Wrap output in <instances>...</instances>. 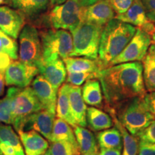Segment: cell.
<instances>
[{
    "label": "cell",
    "instance_id": "obj_1",
    "mask_svg": "<svg viewBox=\"0 0 155 155\" xmlns=\"http://www.w3.org/2000/svg\"><path fill=\"white\" fill-rule=\"evenodd\" d=\"M98 79L102 87L105 106L115 107L135 97L143 98L147 93L140 61L116 64L103 69Z\"/></svg>",
    "mask_w": 155,
    "mask_h": 155
},
{
    "label": "cell",
    "instance_id": "obj_2",
    "mask_svg": "<svg viewBox=\"0 0 155 155\" xmlns=\"http://www.w3.org/2000/svg\"><path fill=\"white\" fill-rule=\"evenodd\" d=\"M137 28L114 18L103 29L98 59L103 69L110 66L112 61L123 51L134 35Z\"/></svg>",
    "mask_w": 155,
    "mask_h": 155
},
{
    "label": "cell",
    "instance_id": "obj_3",
    "mask_svg": "<svg viewBox=\"0 0 155 155\" xmlns=\"http://www.w3.org/2000/svg\"><path fill=\"white\" fill-rule=\"evenodd\" d=\"M143 98L135 97L112 107L121 124L134 137L154 121L147 110Z\"/></svg>",
    "mask_w": 155,
    "mask_h": 155
},
{
    "label": "cell",
    "instance_id": "obj_4",
    "mask_svg": "<svg viewBox=\"0 0 155 155\" xmlns=\"http://www.w3.org/2000/svg\"><path fill=\"white\" fill-rule=\"evenodd\" d=\"M104 27L96 23L83 20L71 31L73 44L71 57L97 59Z\"/></svg>",
    "mask_w": 155,
    "mask_h": 155
},
{
    "label": "cell",
    "instance_id": "obj_5",
    "mask_svg": "<svg viewBox=\"0 0 155 155\" xmlns=\"http://www.w3.org/2000/svg\"><path fill=\"white\" fill-rule=\"evenodd\" d=\"M42 59L48 63L58 58L71 57L73 50L72 35L62 29H48L40 31Z\"/></svg>",
    "mask_w": 155,
    "mask_h": 155
},
{
    "label": "cell",
    "instance_id": "obj_6",
    "mask_svg": "<svg viewBox=\"0 0 155 155\" xmlns=\"http://www.w3.org/2000/svg\"><path fill=\"white\" fill-rule=\"evenodd\" d=\"M84 9L85 7L81 5L80 0H68L55 6L49 15L52 28L71 32L83 20Z\"/></svg>",
    "mask_w": 155,
    "mask_h": 155
},
{
    "label": "cell",
    "instance_id": "obj_7",
    "mask_svg": "<svg viewBox=\"0 0 155 155\" xmlns=\"http://www.w3.org/2000/svg\"><path fill=\"white\" fill-rule=\"evenodd\" d=\"M19 61L37 68L43 63L40 32L35 27L26 25L19 35Z\"/></svg>",
    "mask_w": 155,
    "mask_h": 155
},
{
    "label": "cell",
    "instance_id": "obj_8",
    "mask_svg": "<svg viewBox=\"0 0 155 155\" xmlns=\"http://www.w3.org/2000/svg\"><path fill=\"white\" fill-rule=\"evenodd\" d=\"M45 109L31 87L21 88L14 97L12 104V124L17 131L19 130L22 121L30 114Z\"/></svg>",
    "mask_w": 155,
    "mask_h": 155
},
{
    "label": "cell",
    "instance_id": "obj_9",
    "mask_svg": "<svg viewBox=\"0 0 155 155\" xmlns=\"http://www.w3.org/2000/svg\"><path fill=\"white\" fill-rule=\"evenodd\" d=\"M152 44V40L150 35L137 28L131 41L128 43L123 51L112 61L110 66L129 62H141L146 56Z\"/></svg>",
    "mask_w": 155,
    "mask_h": 155
},
{
    "label": "cell",
    "instance_id": "obj_10",
    "mask_svg": "<svg viewBox=\"0 0 155 155\" xmlns=\"http://www.w3.org/2000/svg\"><path fill=\"white\" fill-rule=\"evenodd\" d=\"M39 74L38 68L20 61H12L5 71V83L8 86L26 88Z\"/></svg>",
    "mask_w": 155,
    "mask_h": 155
},
{
    "label": "cell",
    "instance_id": "obj_11",
    "mask_svg": "<svg viewBox=\"0 0 155 155\" xmlns=\"http://www.w3.org/2000/svg\"><path fill=\"white\" fill-rule=\"evenodd\" d=\"M55 116V114L46 109L35 112L23 119L19 131L35 130L50 141Z\"/></svg>",
    "mask_w": 155,
    "mask_h": 155
},
{
    "label": "cell",
    "instance_id": "obj_12",
    "mask_svg": "<svg viewBox=\"0 0 155 155\" xmlns=\"http://www.w3.org/2000/svg\"><path fill=\"white\" fill-rule=\"evenodd\" d=\"M115 18L132 25L147 32L151 36L155 32V23L147 18L141 0H134L132 5L126 12L116 15Z\"/></svg>",
    "mask_w": 155,
    "mask_h": 155
},
{
    "label": "cell",
    "instance_id": "obj_13",
    "mask_svg": "<svg viewBox=\"0 0 155 155\" xmlns=\"http://www.w3.org/2000/svg\"><path fill=\"white\" fill-rule=\"evenodd\" d=\"M25 17L20 12L8 6L0 7V30L4 33L16 39L25 26Z\"/></svg>",
    "mask_w": 155,
    "mask_h": 155
},
{
    "label": "cell",
    "instance_id": "obj_14",
    "mask_svg": "<svg viewBox=\"0 0 155 155\" xmlns=\"http://www.w3.org/2000/svg\"><path fill=\"white\" fill-rule=\"evenodd\" d=\"M31 83V88L45 109L55 114L58 91L41 75H37Z\"/></svg>",
    "mask_w": 155,
    "mask_h": 155
},
{
    "label": "cell",
    "instance_id": "obj_15",
    "mask_svg": "<svg viewBox=\"0 0 155 155\" xmlns=\"http://www.w3.org/2000/svg\"><path fill=\"white\" fill-rule=\"evenodd\" d=\"M115 13L109 0H99L88 7H85L83 20L105 26L115 18Z\"/></svg>",
    "mask_w": 155,
    "mask_h": 155
},
{
    "label": "cell",
    "instance_id": "obj_16",
    "mask_svg": "<svg viewBox=\"0 0 155 155\" xmlns=\"http://www.w3.org/2000/svg\"><path fill=\"white\" fill-rule=\"evenodd\" d=\"M38 69L39 73L49 81L57 91L66 81L67 70L61 58L48 63L43 62Z\"/></svg>",
    "mask_w": 155,
    "mask_h": 155
},
{
    "label": "cell",
    "instance_id": "obj_17",
    "mask_svg": "<svg viewBox=\"0 0 155 155\" xmlns=\"http://www.w3.org/2000/svg\"><path fill=\"white\" fill-rule=\"evenodd\" d=\"M26 155H42L49 147V143L43 136L35 130L19 131Z\"/></svg>",
    "mask_w": 155,
    "mask_h": 155
},
{
    "label": "cell",
    "instance_id": "obj_18",
    "mask_svg": "<svg viewBox=\"0 0 155 155\" xmlns=\"http://www.w3.org/2000/svg\"><path fill=\"white\" fill-rule=\"evenodd\" d=\"M50 0H5L4 4L20 12L25 18L34 19L48 9Z\"/></svg>",
    "mask_w": 155,
    "mask_h": 155
},
{
    "label": "cell",
    "instance_id": "obj_19",
    "mask_svg": "<svg viewBox=\"0 0 155 155\" xmlns=\"http://www.w3.org/2000/svg\"><path fill=\"white\" fill-rule=\"evenodd\" d=\"M68 97L71 111L78 126L86 127L87 107L82 96V91L80 86H73L69 83Z\"/></svg>",
    "mask_w": 155,
    "mask_h": 155
},
{
    "label": "cell",
    "instance_id": "obj_20",
    "mask_svg": "<svg viewBox=\"0 0 155 155\" xmlns=\"http://www.w3.org/2000/svg\"><path fill=\"white\" fill-rule=\"evenodd\" d=\"M81 91L86 104L104 109L105 101L101 85L98 78L86 81L81 88Z\"/></svg>",
    "mask_w": 155,
    "mask_h": 155
},
{
    "label": "cell",
    "instance_id": "obj_21",
    "mask_svg": "<svg viewBox=\"0 0 155 155\" xmlns=\"http://www.w3.org/2000/svg\"><path fill=\"white\" fill-rule=\"evenodd\" d=\"M73 128L81 154L98 155L99 146L94 134L86 127L77 125Z\"/></svg>",
    "mask_w": 155,
    "mask_h": 155
},
{
    "label": "cell",
    "instance_id": "obj_22",
    "mask_svg": "<svg viewBox=\"0 0 155 155\" xmlns=\"http://www.w3.org/2000/svg\"><path fill=\"white\" fill-rule=\"evenodd\" d=\"M104 111L110 114L114 121V125L119 129L123 139V154L122 155H137L139 148V139L137 137L131 135L127 129L121 124L114 113L111 106H105Z\"/></svg>",
    "mask_w": 155,
    "mask_h": 155
},
{
    "label": "cell",
    "instance_id": "obj_23",
    "mask_svg": "<svg viewBox=\"0 0 155 155\" xmlns=\"http://www.w3.org/2000/svg\"><path fill=\"white\" fill-rule=\"evenodd\" d=\"M68 72L93 73L99 74L103 68L97 58L96 60L88 58L68 57L63 59Z\"/></svg>",
    "mask_w": 155,
    "mask_h": 155
},
{
    "label": "cell",
    "instance_id": "obj_24",
    "mask_svg": "<svg viewBox=\"0 0 155 155\" xmlns=\"http://www.w3.org/2000/svg\"><path fill=\"white\" fill-rule=\"evenodd\" d=\"M87 124L95 132L105 130L114 126V121L109 114L101 108L90 106L86 111Z\"/></svg>",
    "mask_w": 155,
    "mask_h": 155
},
{
    "label": "cell",
    "instance_id": "obj_25",
    "mask_svg": "<svg viewBox=\"0 0 155 155\" xmlns=\"http://www.w3.org/2000/svg\"><path fill=\"white\" fill-rule=\"evenodd\" d=\"M69 83H63L59 88L58 93L56 115L58 118L62 119L68 123L72 127L77 126L71 111L68 97Z\"/></svg>",
    "mask_w": 155,
    "mask_h": 155
},
{
    "label": "cell",
    "instance_id": "obj_26",
    "mask_svg": "<svg viewBox=\"0 0 155 155\" xmlns=\"http://www.w3.org/2000/svg\"><path fill=\"white\" fill-rule=\"evenodd\" d=\"M143 78L147 92L155 91V45L150 46L142 61Z\"/></svg>",
    "mask_w": 155,
    "mask_h": 155
},
{
    "label": "cell",
    "instance_id": "obj_27",
    "mask_svg": "<svg viewBox=\"0 0 155 155\" xmlns=\"http://www.w3.org/2000/svg\"><path fill=\"white\" fill-rule=\"evenodd\" d=\"M96 139L101 149H113L121 151L123 148L122 136L116 127L98 131Z\"/></svg>",
    "mask_w": 155,
    "mask_h": 155
},
{
    "label": "cell",
    "instance_id": "obj_28",
    "mask_svg": "<svg viewBox=\"0 0 155 155\" xmlns=\"http://www.w3.org/2000/svg\"><path fill=\"white\" fill-rule=\"evenodd\" d=\"M66 141L73 144L78 145L72 127L60 118H57L54 121L50 141Z\"/></svg>",
    "mask_w": 155,
    "mask_h": 155
},
{
    "label": "cell",
    "instance_id": "obj_29",
    "mask_svg": "<svg viewBox=\"0 0 155 155\" xmlns=\"http://www.w3.org/2000/svg\"><path fill=\"white\" fill-rule=\"evenodd\" d=\"M21 88H22L11 86L7 90L6 96L0 99V121L5 124H12V104L14 97L20 91Z\"/></svg>",
    "mask_w": 155,
    "mask_h": 155
},
{
    "label": "cell",
    "instance_id": "obj_30",
    "mask_svg": "<svg viewBox=\"0 0 155 155\" xmlns=\"http://www.w3.org/2000/svg\"><path fill=\"white\" fill-rule=\"evenodd\" d=\"M0 142L14 147L17 155H25L19 138L11 126L0 125Z\"/></svg>",
    "mask_w": 155,
    "mask_h": 155
},
{
    "label": "cell",
    "instance_id": "obj_31",
    "mask_svg": "<svg viewBox=\"0 0 155 155\" xmlns=\"http://www.w3.org/2000/svg\"><path fill=\"white\" fill-rule=\"evenodd\" d=\"M45 155H81L78 145L66 141H53Z\"/></svg>",
    "mask_w": 155,
    "mask_h": 155
},
{
    "label": "cell",
    "instance_id": "obj_32",
    "mask_svg": "<svg viewBox=\"0 0 155 155\" xmlns=\"http://www.w3.org/2000/svg\"><path fill=\"white\" fill-rule=\"evenodd\" d=\"M0 36L2 39L3 51L14 61L18 59V45L15 39L5 34L1 30H0Z\"/></svg>",
    "mask_w": 155,
    "mask_h": 155
},
{
    "label": "cell",
    "instance_id": "obj_33",
    "mask_svg": "<svg viewBox=\"0 0 155 155\" xmlns=\"http://www.w3.org/2000/svg\"><path fill=\"white\" fill-rule=\"evenodd\" d=\"M98 75L93 73L68 72L66 82L73 86H80L89 79L98 78Z\"/></svg>",
    "mask_w": 155,
    "mask_h": 155
},
{
    "label": "cell",
    "instance_id": "obj_34",
    "mask_svg": "<svg viewBox=\"0 0 155 155\" xmlns=\"http://www.w3.org/2000/svg\"><path fill=\"white\" fill-rule=\"evenodd\" d=\"M139 140L155 143V120L137 136Z\"/></svg>",
    "mask_w": 155,
    "mask_h": 155
},
{
    "label": "cell",
    "instance_id": "obj_35",
    "mask_svg": "<svg viewBox=\"0 0 155 155\" xmlns=\"http://www.w3.org/2000/svg\"><path fill=\"white\" fill-rule=\"evenodd\" d=\"M110 3L117 15L123 14L132 5L134 0H109Z\"/></svg>",
    "mask_w": 155,
    "mask_h": 155
},
{
    "label": "cell",
    "instance_id": "obj_36",
    "mask_svg": "<svg viewBox=\"0 0 155 155\" xmlns=\"http://www.w3.org/2000/svg\"><path fill=\"white\" fill-rule=\"evenodd\" d=\"M138 155H155V143L139 140Z\"/></svg>",
    "mask_w": 155,
    "mask_h": 155
},
{
    "label": "cell",
    "instance_id": "obj_37",
    "mask_svg": "<svg viewBox=\"0 0 155 155\" xmlns=\"http://www.w3.org/2000/svg\"><path fill=\"white\" fill-rule=\"evenodd\" d=\"M143 100L148 111L155 120V91L147 93Z\"/></svg>",
    "mask_w": 155,
    "mask_h": 155
},
{
    "label": "cell",
    "instance_id": "obj_38",
    "mask_svg": "<svg viewBox=\"0 0 155 155\" xmlns=\"http://www.w3.org/2000/svg\"><path fill=\"white\" fill-rule=\"evenodd\" d=\"M149 20L155 23V0H141Z\"/></svg>",
    "mask_w": 155,
    "mask_h": 155
},
{
    "label": "cell",
    "instance_id": "obj_39",
    "mask_svg": "<svg viewBox=\"0 0 155 155\" xmlns=\"http://www.w3.org/2000/svg\"><path fill=\"white\" fill-rule=\"evenodd\" d=\"M12 58L4 51L0 52V71H5L12 63Z\"/></svg>",
    "mask_w": 155,
    "mask_h": 155
},
{
    "label": "cell",
    "instance_id": "obj_40",
    "mask_svg": "<svg viewBox=\"0 0 155 155\" xmlns=\"http://www.w3.org/2000/svg\"><path fill=\"white\" fill-rule=\"evenodd\" d=\"M0 155H17L13 147L0 142Z\"/></svg>",
    "mask_w": 155,
    "mask_h": 155
},
{
    "label": "cell",
    "instance_id": "obj_41",
    "mask_svg": "<svg viewBox=\"0 0 155 155\" xmlns=\"http://www.w3.org/2000/svg\"><path fill=\"white\" fill-rule=\"evenodd\" d=\"M98 155H121V151L113 149H101Z\"/></svg>",
    "mask_w": 155,
    "mask_h": 155
},
{
    "label": "cell",
    "instance_id": "obj_42",
    "mask_svg": "<svg viewBox=\"0 0 155 155\" xmlns=\"http://www.w3.org/2000/svg\"><path fill=\"white\" fill-rule=\"evenodd\" d=\"M5 71H0V96L5 93Z\"/></svg>",
    "mask_w": 155,
    "mask_h": 155
},
{
    "label": "cell",
    "instance_id": "obj_43",
    "mask_svg": "<svg viewBox=\"0 0 155 155\" xmlns=\"http://www.w3.org/2000/svg\"><path fill=\"white\" fill-rule=\"evenodd\" d=\"M98 1H99V0H80L81 4L83 7H88V6L96 3Z\"/></svg>",
    "mask_w": 155,
    "mask_h": 155
},
{
    "label": "cell",
    "instance_id": "obj_44",
    "mask_svg": "<svg viewBox=\"0 0 155 155\" xmlns=\"http://www.w3.org/2000/svg\"><path fill=\"white\" fill-rule=\"evenodd\" d=\"M66 1H68V0H50V3L52 5L56 6L61 5V4L65 2Z\"/></svg>",
    "mask_w": 155,
    "mask_h": 155
},
{
    "label": "cell",
    "instance_id": "obj_45",
    "mask_svg": "<svg viewBox=\"0 0 155 155\" xmlns=\"http://www.w3.org/2000/svg\"><path fill=\"white\" fill-rule=\"evenodd\" d=\"M151 37H152V43L155 45V32H154V33H153V34L152 35V36H151Z\"/></svg>",
    "mask_w": 155,
    "mask_h": 155
},
{
    "label": "cell",
    "instance_id": "obj_46",
    "mask_svg": "<svg viewBox=\"0 0 155 155\" xmlns=\"http://www.w3.org/2000/svg\"><path fill=\"white\" fill-rule=\"evenodd\" d=\"M1 51H3V50H2V43L1 36H0V52Z\"/></svg>",
    "mask_w": 155,
    "mask_h": 155
},
{
    "label": "cell",
    "instance_id": "obj_47",
    "mask_svg": "<svg viewBox=\"0 0 155 155\" xmlns=\"http://www.w3.org/2000/svg\"><path fill=\"white\" fill-rule=\"evenodd\" d=\"M4 1H5V0H0V5H1V4L4 3Z\"/></svg>",
    "mask_w": 155,
    "mask_h": 155
},
{
    "label": "cell",
    "instance_id": "obj_48",
    "mask_svg": "<svg viewBox=\"0 0 155 155\" xmlns=\"http://www.w3.org/2000/svg\"><path fill=\"white\" fill-rule=\"evenodd\" d=\"M42 155H45V154H42Z\"/></svg>",
    "mask_w": 155,
    "mask_h": 155
},
{
    "label": "cell",
    "instance_id": "obj_49",
    "mask_svg": "<svg viewBox=\"0 0 155 155\" xmlns=\"http://www.w3.org/2000/svg\"><path fill=\"white\" fill-rule=\"evenodd\" d=\"M81 155H82V154H81Z\"/></svg>",
    "mask_w": 155,
    "mask_h": 155
}]
</instances>
